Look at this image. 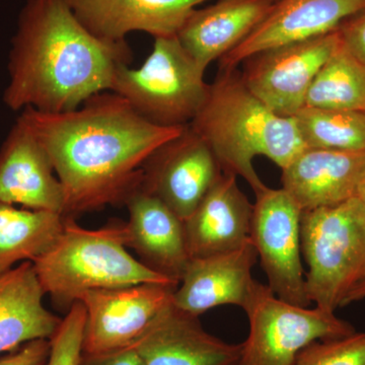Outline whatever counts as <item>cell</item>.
Returning a JSON list of instances; mask_svg holds the SVG:
<instances>
[{"instance_id": "obj_1", "label": "cell", "mask_w": 365, "mask_h": 365, "mask_svg": "<svg viewBox=\"0 0 365 365\" xmlns=\"http://www.w3.org/2000/svg\"><path fill=\"white\" fill-rule=\"evenodd\" d=\"M18 119L47 150L66 193L64 217L72 218L107 205H124L140 187L148 158L186 127L150 123L110 91L72 111L45 113L28 107Z\"/></svg>"}, {"instance_id": "obj_2", "label": "cell", "mask_w": 365, "mask_h": 365, "mask_svg": "<svg viewBox=\"0 0 365 365\" xmlns=\"http://www.w3.org/2000/svg\"><path fill=\"white\" fill-rule=\"evenodd\" d=\"M132 58L126 41L98 39L64 0H26L11 39L4 105L14 112L72 111L111 91L118 71Z\"/></svg>"}, {"instance_id": "obj_3", "label": "cell", "mask_w": 365, "mask_h": 365, "mask_svg": "<svg viewBox=\"0 0 365 365\" xmlns=\"http://www.w3.org/2000/svg\"><path fill=\"white\" fill-rule=\"evenodd\" d=\"M189 125L208 144L222 172L244 178L255 195L267 188L255 170V158H267L282 170L307 148L294 117L271 111L247 88L237 68L218 71Z\"/></svg>"}, {"instance_id": "obj_4", "label": "cell", "mask_w": 365, "mask_h": 365, "mask_svg": "<svg viewBox=\"0 0 365 365\" xmlns=\"http://www.w3.org/2000/svg\"><path fill=\"white\" fill-rule=\"evenodd\" d=\"M33 265L45 294L68 306L90 290L143 283L179 285L127 252L124 222L86 230L66 217L61 234Z\"/></svg>"}, {"instance_id": "obj_5", "label": "cell", "mask_w": 365, "mask_h": 365, "mask_svg": "<svg viewBox=\"0 0 365 365\" xmlns=\"http://www.w3.org/2000/svg\"><path fill=\"white\" fill-rule=\"evenodd\" d=\"M300 239L307 299L336 312L365 270V213L354 198L302 211Z\"/></svg>"}, {"instance_id": "obj_6", "label": "cell", "mask_w": 365, "mask_h": 365, "mask_svg": "<svg viewBox=\"0 0 365 365\" xmlns=\"http://www.w3.org/2000/svg\"><path fill=\"white\" fill-rule=\"evenodd\" d=\"M205 71L177 36L155 38L153 51L143 66L121 67L110 91L123 98L150 123L185 127L207 98Z\"/></svg>"}, {"instance_id": "obj_7", "label": "cell", "mask_w": 365, "mask_h": 365, "mask_svg": "<svg viewBox=\"0 0 365 365\" xmlns=\"http://www.w3.org/2000/svg\"><path fill=\"white\" fill-rule=\"evenodd\" d=\"M244 311L249 319V335L242 343L237 365H294L299 353L314 341L356 332L336 312L290 304L259 282Z\"/></svg>"}, {"instance_id": "obj_8", "label": "cell", "mask_w": 365, "mask_h": 365, "mask_svg": "<svg viewBox=\"0 0 365 365\" xmlns=\"http://www.w3.org/2000/svg\"><path fill=\"white\" fill-rule=\"evenodd\" d=\"M337 29L313 39L271 48L244 62L245 85L271 111L294 118L322 67L340 47Z\"/></svg>"}, {"instance_id": "obj_9", "label": "cell", "mask_w": 365, "mask_h": 365, "mask_svg": "<svg viewBox=\"0 0 365 365\" xmlns=\"http://www.w3.org/2000/svg\"><path fill=\"white\" fill-rule=\"evenodd\" d=\"M300 220L302 210L287 192L267 187L256 194L250 239L267 275L268 287L276 297L309 307L302 264Z\"/></svg>"}, {"instance_id": "obj_10", "label": "cell", "mask_w": 365, "mask_h": 365, "mask_svg": "<svg viewBox=\"0 0 365 365\" xmlns=\"http://www.w3.org/2000/svg\"><path fill=\"white\" fill-rule=\"evenodd\" d=\"M178 285L143 283L90 290L78 297L86 307L83 352L101 353L133 345L173 304Z\"/></svg>"}, {"instance_id": "obj_11", "label": "cell", "mask_w": 365, "mask_h": 365, "mask_svg": "<svg viewBox=\"0 0 365 365\" xmlns=\"http://www.w3.org/2000/svg\"><path fill=\"white\" fill-rule=\"evenodd\" d=\"M222 174L213 151L188 125L148 158L140 187L185 222Z\"/></svg>"}, {"instance_id": "obj_12", "label": "cell", "mask_w": 365, "mask_h": 365, "mask_svg": "<svg viewBox=\"0 0 365 365\" xmlns=\"http://www.w3.org/2000/svg\"><path fill=\"white\" fill-rule=\"evenodd\" d=\"M365 9V0H276L260 25L220 59V71L237 69L258 53L335 31Z\"/></svg>"}, {"instance_id": "obj_13", "label": "cell", "mask_w": 365, "mask_h": 365, "mask_svg": "<svg viewBox=\"0 0 365 365\" xmlns=\"http://www.w3.org/2000/svg\"><path fill=\"white\" fill-rule=\"evenodd\" d=\"M0 201L66 215V193L51 158L20 119L0 148Z\"/></svg>"}, {"instance_id": "obj_14", "label": "cell", "mask_w": 365, "mask_h": 365, "mask_svg": "<svg viewBox=\"0 0 365 365\" xmlns=\"http://www.w3.org/2000/svg\"><path fill=\"white\" fill-rule=\"evenodd\" d=\"M257 260L251 239L234 251L191 259L173 302L196 317L225 304L245 309L258 283L252 275Z\"/></svg>"}, {"instance_id": "obj_15", "label": "cell", "mask_w": 365, "mask_h": 365, "mask_svg": "<svg viewBox=\"0 0 365 365\" xmlns=\"http://www.w3.org/2000/svg\"><path fill=\"white\" fill-rule=\"evenodd\" d=\"M88 32L109 42L133 32L177 36L197 6L209 0H64Z\"/></svg>"}, {"instance_id": "obj_16", "label": "cell", "mask_w": 365, "mask_h": 365, "mask_svg": "<svg viewBox=\"0 0 365 365\" xmlns=\"http://www.w3.org/2000/svg\"><path fill=\"white\" fill-rule=\"evenodd\" d=\"M124 205L129 220L124 222L125 242L144 265L180 283L191 257L184 222L157 197L138 187Z\"/></svg>"}, {"instance_id": "obj_17", "label": "cell", "mask_w": 365, "mask_h": 365, "mask_svg": "<svg viewBox=\"0 0 365 365\" xmlns=\"http://www.w3.org/2000/svg\"><path fill=\"white\" fill-rule=\"evenodd\" d=\"M143 365H237L241 344H230L204 330L198 317L174 302L133 344Z\"/></svg>"}, {"instance_id": "obj_18", "label": "cell", "mask_w": 365, "mask_h": 365, "mask_svg": "<svg viewBox=\"0 0 365 365\" xmlns=\"http://www.w3.org/2000/svg\"><path fill=\"white\" fill-rule=\"evenodd\" d=\"M281 170L282 189L302 212L331 207L355 196L365 172V153L306 148Z\"/></svg>"}, {"instance_id": "obj_19", "label": "cell", "mask_w": 365, "mask_h": 365, "mask_svg": "<svg viewBox=\"0 0 365 365\" xmlns=\"http://www.w3.org/2000/svg\"><path fill=\"white\" fill-rule=\"evenodd\" d=\"M253 204L237 177L225 174L184 222L191 259L227 253L250 241Z\"/></svg>"}, {"instance_id": "obj_20", "label": "cell", "mask_w": 365, "mask_h": 365, "mask_svg": "<svg viewBox=\"0 0 365 365\" xmlns=\"http://www.w3.org/2000/svg\"><path fill=\"white\" fill-rule=\"evenodd\" d=\"M275 0H217L195 9L177 34L194 59L207 68L222 59L260 25Z\"/></svg>"}, {"instance_id": "obj_21", "label": "cell", "mask_w": 365, "mask_h": 365, "mask_svg": "<svg viewBox=\"0 0 365 365\" xmlns=\"http://www.w3.org/2000/svg\"><path fill=\"white\" fill-rule=\"evenodd\" d=\"M33 262L21 263L0 276V354L35 340H51L62 319L43 304Z\"/></svg>"}, {"instance_id": "obj_22", "label": "cell", "mask_w": 365, "mask_h": 365, "mask_svg": "<svg viewBox=\"0 0 365 365\" xmlns=\"http://www.w3.org/2000/svg\"><path fill=\"white\" fill-rule=\"evenodd\" d=\"M66 217L49 211L16 208L0 201V276L16 264L33 262L54 244Z\"/></svg>"}, {"instance_id": "obj_23", "label": "cell", "mask_w": 365, "mask_h": 365, "mask_svg": "<svg viewBox=\"0 0 365 365\" xmlns=\"http://www.w3.org/2000/svg\"><path fill=\"white\" fill-rule=\"evenodd\" d=\"M306 107L365 112V64L342 43L314 78Z\"/></svg>"}, {"instance_id": "obj_24", "label": "cell", "mask_w": 365, "mask_h": 365, "mask_svg": "<svg viewBox=\"0 0 365 365\" xmlns=\"http://www.w3.org/2000/svg\"><path fill=\"white\" fill-rule=\"evenodd\" d=\"M294 119L307 148L365 153V112L304 107Z\"/></svg>"}, {"instance_id": "obj_25", "label": "cell", "mask_w": 365, "mask_h": 365, "mask_svg": "<svg viewBox=\"0 0 365 365\" xmlns=\"http://www.w3.org/2000/svg\"><path fill=\"white\" fill-rule=\"evenodd\" d=\"M294 365H365V333L314 341L299 353Z\"/></svg>"}, {"instance_id": "obj_26", "label": "cell", "mask_w": 365, "mask_h": 365, "mask_svg": "<svg viewBox=\"0 0 365 365\" xmlns=\"http://www.w3.org/2000/svg\"><path fill=\"white\" fill-rule=\"evenodd\" d=\"M86 321V307L76 300L50 340L47 365H78L83 354Z\"/></svg>"}, {"instance_id": "obj_27", "label": "cell", "mask_w": 365, "mask_h": 365, "mask_svg": "<svg viewBox=\"0 0 365 365\" xmlns=\"http://www.w3.org/2000/svg\"><path fill=\"white\" fill-rule=\"evenodd\" d=\"M337 31L343 47L365 64V9L346 19Z\"/></svg>"}, {"instance_id": "obj_28", "label": "cell", "mask_w": 365, "mask_h": 365, "mask_svg": "<svg viewBox=\"0 0 365 365\" xmlns=\"http://www.w3.org/2000/svg\"><path fill=\"white\" fill-rule=\"evenodd\" d=\"M50 340H35L0 356V365H47Z\"/></svg>"}, {"instance_id": "obj_29", "label": "cell", "mask_w": 365, "mask_h": 365, "mask_svg": "<svg viewBox=\"0 0 365 365\" xmlns=\"http://www.w3.org/2000/svg\"><path fill=\"white\" fill-rule=\"evenodd\" d=\"M78 365H143L135 346L101 353L83 352Z\"/></svg>"}, {"instance_id": "obj_30", "label": "cell", "mask_w": 365, "mask_h": 365, "mask_svg": "<svg viewBox=\"0 0 365 365\" xmlns=\"http://www.w3.org/2000/svg\"><path fill=\"white\" fill-rule=\"evenodd\" d=\"M365 299V270L360 276L359 279L355 282L351 289L346 295L342 307L349 306L354 302H362Z\"/></svg>"}, {"instance_id": "obj_31", "label": "cell", "mask_w": 365, "mask_h": 365, "mask_svg": "<svg viewBox=\"0 0 365 365\" xmlns=\"http://www.w3.org/2000/svg\"><path fill=\"white\" fill-rule=\"evenodd\" d=\"M353 198L357 201V203L359 204L360 207H361L365 213V172L361 180H360L359 188H357L356 193H355V196Z\"/></svg>"}, {"instance_id": "obj_32", "label": "cell", "mask_w": 365, "mask_h": 365, "mask_svg": "<svg viewBox=\"0 0 365 365\" xmlns=\"http://www.w3.org/2000/svg\"><path fill=\"white\" fill-rule=\"evenodd\" d=\"M275 1H276V0H275Z\"/></svg>"}]
</instances>
